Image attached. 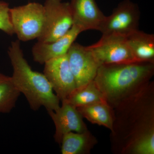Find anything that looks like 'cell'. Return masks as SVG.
<instances>
[{
  "label": "cell",
  "instance_id": "cell-1",
  "mask_svg": "<svg viewBox=\"0 0 154 154\" xmlns=\"http://www.w3.org/2000/svg\"><path fill=\"white\" fill-rule=\"evenodd\" d=\"M112 149L115 153L139 154L154 143V85L150 82L115 108Z\"/></svg>",
  "mask_w": 154,
  "mask_h": 154
},
{
  "label": "cell",
  "instance_id": "cell-2",
  "mask_svg": "<svg viewBox=\"0 0 154 154\" xmlns=\"http://www.w3.org/2000/svg\"><path fill=\"white\" fill-rule=\"evenodd\" d=\"M154 74V63L102 65L94 81L113 108L146 86Z\"/></svg>",
  "mask_w": 154,
  "mask_h": 154
},
{
  "label": "cell",
  "instance_id": "cell-3",
  "mask_svg": "<svg viewBox=\"0 0 154 154\" xmlns=\"http://www.w3.org/2000/svg\"><path fill=\"white\" fill-rule=\"evenodd\" d=\"M8 54L13 68L11 76L14 85L25 96L34 111L44 107L47 112L60 107V100L43 73L31 68L25 59L19 40L12 42Z\"/></svg>",
  "mask_w": 154,
  "mask_h": 154
},
{
  "label": "cell",
  "instance_id": "cell-4",
  "mask_svg": "<svg viewBox=\"0 0 154 154\" xmlns=\"http://www.w3.org/2000/svg\"><path fill=\"white\" fill-rule=\"evenodd\" d=\"M10 14L14 34L18 40L27 42L39 37L45 19L43 5L29 3L11 8Z\"/></svg>",
  "mask_w": 154,
  "mask_h": 154
},
{
  "label": "cell",
  "instance_id": "cell-5",
  "mask_svg": "<svg viewBox=\"0 0 154 154\" xmlns=\"http://www.w3.org/2000/svg\"><path fill=\"white\" fill-rule=\"evenodd\" d=\"M45 19L43 30L38 41H55L69 31L73 25L71 11L69 2L62 0H46L44 5Z\"/></svg>",
  "mask_w": 154,
  "mask_h": 154
},
{
  "label": "cell",
  "instance_id": "cell-6",
  "mask_svg": "<svg viewBox=\"0 0 154 154\" xmlns=\"http://www.w3.org/2000/svg\"><path fill=\"white\" fill-rule=\"evenodd\" d=\"M140 12L136 4L130 0L119 3L112 14L106 17L99 29L102 35H119L126 37L138 30Z\"/></svg>",
  "mask_w": 154,
  "mask_h": 154
},
{
  "label": "cell",
  "instance_id": "cell-7",
  "mask_svg": "<svg viewBox=\"0 0 154 154\" xmlns=\"http://www.w3.org/2000/svg\"><path fill=\"white\" fill-rule=\"evenodd\" d=\"M87 47L100 66L138 62L130 49L126 38L119 35H102L99 41Z\"/></svg>",
  "mask_w": 154,
  "mask_h": 154
},
{
  "label": "cell",
  "instance_id": "cell-8",
  "mask_svg": "<svg viewBox=\"0 0 154 154\" xmlns=\"http://www.w3.org/2000/svg\"><path fill=\"white\" fill-rule=\"evenodd\" d=\"M44 65L43 74L54 93L60 101L66 100L77 88L67 54L48 61Z\"/></svg>",
  "mask_w": 154,
  "mask_h": 154
},
{
  "label": "cell",
  "instance_id": "cell-9",
  "mask_svg": "<svg viewBox=\"0 0 154 154\" xmlns=\"http://www.w3.org/2000/svg\"><path fill=\"white\" fill-rule=\"evenodd\" d=\"M67 56L76 88L94 81L100 65L87 46L74 42Z\"/></svg>",
  "mask_w": 154,
  "mask_h": 154
},
{
  "label": "cell",
  "instance_id": "cell-10",
  "mask_svg": "<svg viewBox=\"0 0 154 154\" xmlns=\"http://www.w3.org/2000/svg\"><path fill=\"white\" fill-rule=\"evenodd\" d=\"M61 102V105L57 110L48 112L55 125L54 140L59 145L63 136L68 133H82L88 130L82 116L76 107L66 100Z\"/></svg>",
  "mask_w": 154,
  "mask_h": 154
},
{
  "label": "cell",
  "instance_id": "cell-11",
  "mask_svg": "<svg viewBox=\"0 0 154 154\" xmlns=\"http://www.w3.org/2000/svg\"><path fill=\"white\" fill-rule=\"evenodd\" d=\"M69 4L73 25L79 28L82 32L99 30L106 16L99 8L95 0H70Z\"/></svg>",
  "mask_w": 154,
  "mask_h": 154
},
{
  "label": "cell",
  "instance_id": "cell-12",
  "mask_svg": "<svg viewBox=\"0 0 154 154\" xmlns=\"http://www.w3.org/2000/svg\"><path fill=\"white\" fill-rule=\"evenodd\" d=\"M82 31L73 25L65 34L55 41L49 42L38 41L33 45L32 54L34 61L44 64L48 61L65 55Z\"/></svg>",
  "mask_w": 154,
  "mask_h": 154
},
{
  "label": "cell",
  "instance_id": "cell-13",
  "mask_svg": "<svg viewBox=\"0 0 154 154\" xmlns=\"http://www.w3.org/2000/svg\"><path fill=\"white\" fill-rule=\"evenodd\" d=\"M136 60L154 63V35L139 30L125 37Z\"/></svg>",
  "mask_w": 154,
  "mask_h": 154
},
{
  "label": "cell",
  "instance_id": "cell-14",
  "mask_svg": "<svg viewBox=\"0 0 154 154\" xmlns=\"http://www.w3.org/2000/svg\"><path fill=\"white\" fill-rule=\"evenodd\" d=\"M97 143L96 137L89 130L69 132L63 137L61 152L62 154H89Z\"/></svg>",
  "mask_w": 154,
  "mask_h": 154
},
{
  "label": "cell",
  "instance_id": "cell-15",
  "mask_svg": "<svg viewBox=\"0 0 154 154\" xmlns=\"http://www.w3.org/2000/svg\"><path fill=\"white\" fill-rule=\"evenodd\" d=\"M77 108L83 118L91 123L105 127L111 132L113 131L114 110L106 101L95 102Z\"/></svg>",
  "mask_w": 154,
  "mask_h": 154
},
{
  "label": "cell",
  "instance_id": "cell-16",
  "mask_svg": "<svg viewBox=\"0 0 154 154\" xmlns=\"http://www.w3.org/2000/svg\"><path fill=\"white\" fill-rule=\"evenodd\" d=\"M66 100L76 108L105 101L103 94L94 80L86 85L76 88Z\"/></svg>",
  "mask_w": 154,
  "mask_h": 154
},
{
  "label": "cell",
  "instance_id": "cell-17",
  "mask_svg": "<svg viewBox=\"0 0 154 154\" xmlns=\"http://www.w3.org/2000/svg\"><path fill=\"white\" fill-rule=\"evenodd\" d=\"M20 94L11 77L0 72V113L11 112L15 107Z\"/></svg>",
  "mask_w": 154,
  "mask_h": 154
},
{
  "label": "cell",
  "instance_id": "cell-18",
  "mask_svg": "<svg viewBox=\"0 0 154 154\" xmlns=\"http://www.w3.org/2000/svg\"><path fill=\"white\" fill-rule=\"evenodd\" d=\"M10 10L8 3L0 1V30L12 36L14 32L11 23Z\"/></svg>",
  "mask_w": 154,
  "mask_h": 154
}]
</instances>
